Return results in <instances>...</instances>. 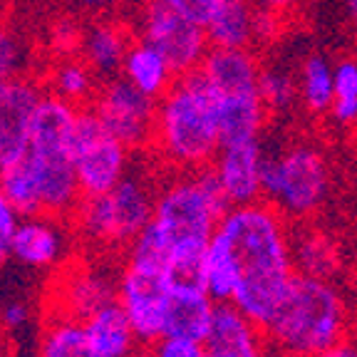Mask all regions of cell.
Here are the masks:
<instances>
[{"label":"cell","instance_id":"obj_1","mask_svg":"<svg viewBox=\"0 0 357 357\" xmlns=\"http://www.w3.org/2000/svg\"><path fill=\"white\" fill-rule=\"evenodd\" d=\"M77 107L45 92L33 119L25 154L0 169V184L20 216H73L82 201L75 172V122Z\"/></svg>","mask_w":357,"mask_h":357},{"label":"cell","instance_id":"obj_2","mask_svg":"<svg viewBox=\"0 0 357 357\" xmlns=\"http://www.w3.org/2000/svg\"><path fill=\"white\" fill-rule=\"evenodd\" d=\"M216 234L226 241L238 273L234 305L253 323L266 328L283 301L290 278L296 275L293 261V229L285 213L266 199L223 213Z\"/></svg>","mask_w":357,"mask_h":357},{"label":"cell","instance_id":"obj_3","mask_svg":"<svg viewBox=\"0 0 357 357\" xmlns=\"http://www.w3.org/2000/svg\"><path fill=\"white\" fill-rule=\"evenodd\" d=\"M231 204L211 167L176 172L159 186L149 226L172 263L174 285L201 283V258Z\"/></svg>","mask_w":357,"mask_h":357},{"label":"cell","instance_id":"obj_4","mask_svg":"<svg viewBox=\"0 0 357 357\" xmlns=\"http://www.w3.org/2000/svg\"><path fill=\"white\" fill-rule=\"evenodd\" d=\"M151 146L176 172H196L213 164L221 149V124L216 95L199 70L176 77L159 100Z\"/></svg>","mask_w":357,"mask_h":357},{"label":"cell","instance_id":"obj_5","mask_svg":"<svg viewBox=\"0 0 357 357\" xmlns=\"http://www.w3.org/2000/svg\"><path fill=\"white\" fill-rule=\"evenodd\" d=\"M266 337L288 357H310L352 335L350 307L333 280L298 273L268 320Z\"/></svg>","mask_w":357,"mask_h":357},{"label":"cell","instance_id":"obj_6","mask_svg":"<svg viewBox=\"0 0 357 357\" xmlns=\"http://www.w3.org/2000/svg\"><path fill=\"white\" fill-rule=\"evenodd\" d=\"M156 186L146 174L129 172L117 186L97 196H82L77 211L79 234L92 243L129 248L154 216Z\"/></svg>","mask_w":357,"mask_h":357},{"label":"cell","instance_id":"obj_7","mask_svg":"<svg viewBox=\"0 0 357 357\" xmlns=\"http://www.w3.org/2000/svg\"><path fill=\"white\" fill-rule=\"evenodd\" d=\"M172 290L174 275L169 261L151 243L137 238L127 248V261L119 271L117 301L127 312L142 347L164 335Z\"/></svg>","mask_w":357,"mask_h":357},{"label":"cell","instance_id":"obj_8","mask_svg":"<svg viewBox=\"0 0 357 357\" xmlns=\"http://www.w3.org/2000/svg\"><path fill=\"white\" fill-rule=\"evenodd\" d=\"M330 169L325 154L312 144H293L275 156H266L263 199L285 218L305 221L325 204Z\"/></svg>","mask_w":357,"mask_h":357},{"label":"cell","instance_id":"obj_9","mask_svg":"<svg viewBox=\"0 0 357 357\" xmlns=\"http://www.w3.org/2000/svg\"><path fill=\"white\" fill-rule=\"evenodd\" d=\"M73 156L82 196L105 194L132 172V149L107 132L92 107L77 112Z\"/></svg>","mask_w":357,"mask_h":357},{"label":"cell","instance_id":"obj_10","mask_svg":"<svg viewBox=\"0 0 357 357\" xmlns=\"http://www.w3.org/2000/svg\"><path fill=\"white\" fill-rule=\"evenodd\" d=\"M134 35L154 45L167 57L176 77L199 70L206 52L211 50L206 28L191 22L164 0H142Z\"/></svg>","mask_w":357,"mask_h":357},{"label":"cell","instance_id":"obj_11","mask_svg":"<svg viewBox=\"0 0 357 357\" xmlns=\"http://www.w3.org/2000/svg\"><path fill=\"white\" fill-rule=\"evenodd\" d=\"M89 107L97 112V117L107 127V132L114 134L132 151L151 146L159 100L144 95L122 75L102 79Z\"/></svg>","mask_w":357,"mask_h":357},{"label":"cell","instance_id":"obj_12","mask_svg":"<svg viewBox=\"0 0 357 357\" xmlns=\"http://www.w3.org/2000/svg\"><path fill=\"white\" fill-rule=\"evenodd\" d=\"M45 92V84L33 75L0 82V169L15 164L25 154Z\"/></svg>","mask_w":357,"mask_h":357},{"label":"cell","instance_id":"obj_13","mask_svg":"<svg viewBox=\"0 0 357 357\" xmlns=\"http://www.w3.org/2000/svg\"><path fill=\"white\" fill-rule=\"evenodd\" d=\"M266 149L261 139L234 142L221 144L211 169L216 172L218 184L229 199L231 206L256 204L263 199V167H266Z\"/></svg>","mask_w":357,"mask_h":357},{"label":"cell","instance_id":"obj_14","mask_svg":"<svg viewBox=\"0 0 357 357\" xmlns=\"http://www.w3.org/2000/svg\"><path fill=\"white\" fill-rule=\"evenodd\" d=\"M70 248V238L60 216H20L13 234L10 258L30 271H50L60 266Z\"/></svg>","mask_w":357,"mask_h":357},{"label":"cell","instance_id":"obj_15","mask_svg":"<svg viewBox=\"0 0 357 357\" xmlns=\"http://www.w3.org/2000/svg\"><path fill=\"white\" fill-rule=\"evenodd\" d=\"M261 60L253 47H211L201 62L199 73L211 84L216 100L261 95Z\"/></svg>","mask_w":357,"mask_h":357},{"label":"cell","instance_id":"obj_16","mask_svg":"<svg viewBox=\"0 0 357 357\" xmlns=\"http://www.w3.org/2000/svg\"><path fill=\"white\" fill-rule=\"evenodd\" d=\"M266 345L268 337L261 325L234 303H216L211 328L204 337L206 357H261Z\"/></svg>","mask_w":357,"mask_h":357},{"label":"cell","instance_id":"obj_17","mask_svg":"<svg viewBox=\"0 0 357 357\" xmlns=\"http://www.w3.org/2000/svg\"><path fill=\"white\" fill-rule=\"evenodd\" d=\"M134 30L114 17H92L82 30L79 55L100 79H109L122 75L124 57L134 43Z\"/></svg>","mask_w":357,"mask_h":357},{"label":"cell","instance_id":"obj_18","mask_svg":"<svg viewBox=\"0 0 357 357\" xmlns=\"http://www.w3.org/2000/svg\"><path fill=\"white\" fill-rule=\"evenodd\" d=\"M213 310L216 301L208 296L204 285H174L164 335H181L204 342L211 328Z\"/></svg>","mask_w":357,"mask_h":357},{"label":"cell","instance_id":"obj_19","mask_svg":"<svg viewBox=\"0 0 357 357\" xmlns=\"http://www.w3.org/2000/svg\"><path fill=\"white\" fill-rule=\"evenodd\" d=\"M82 325L102 357H137V347L142 342L119 301L97 307L82 320Z\"/></svg>","mask_w":357,"mask_h":357},{"label":"cell","instance_id":"obj_20","mask_svg":"<svg viewBox=\"0 0 357 357\" xmlns=\"http://www.w3.org/2000/svg\"><path fill=\"white\" fill-rule=\"evenodd\" d=\"M122 77L154 100H162L176 82V73L172 70L167 57L142 38H134L132 47L124 57Z\"/></svg>","mask_w":357,"mask_h":357},{"label":"cell","instance_id":"obj_21","mask_svg":"<svg viewBox=\"0 0 357 357\" xmlns=\"http://www.w3.org/2000/svg\"><path fill=\"white\" fill-rule=\"evenodd\" d=\"M102 79L95 75V70L82 60V55L55 57L47 75H45V89L60 100L70 102L73 107L82 109L95 100Z\"/></svg>","mask_w":357,"mask_h":357},{"label":"cell","instance_id":"obj_22","mask_svg":"<svg viewBox=\"0 0 357 357\" xmlns=\"http://www.w3.org/2000/svg\"><path fill=\"white\" fill-rule=\"evenodd\" d=\"M117 288H119V278L109 275L107 271H102V268L82 271V273L75 275V278L67 283L65 315L84 320L87 315H92L97 307L117 301Z\"/></svg>","mask_w":357,"mask_h":357},{"label":"cell","instance_id":"obj_23","mask_svg":"<svg viewBox=\"0 0 357 357\" xmlns=\"http://www.w3.org/2000/svg\"><path fill=\"white\" fill-rule=\"evenodd\" d=\"M298 89H301V102L307 114L312 117L330 114L335 100V62L323 52H310L301 62Z\"/></svg>","mask_w":357,"mask_h":357},{"label":"cell","instance_id":"obj_24","mask_svg":"<svg viewBox=\"0 0 357 357\" xmlns=\"http://www.w3.org/2000/svg\"><path fill=\"white\" fill-rule=\"evenodd\" d=\"M256 6L251 0H229L206 25L211 47H253L256 45Z\"/></svg>","mask_w":357,"mask_h":357},{"label":"cell","instance_id":"obj_25","mask_svg":"<svg viewBox=\"0 0 357 357\" xmlns=\"http://www.w3.org/2000/svg\"><path fill=\"white\" fill-rule=\"evenodd\" d=\"M293 261L298 273L333 280L340 268V251L330 236L315 229L293 231Z\"/></svg>","mask_w":357,"mask_h":357},{"label":"cell","instance_id":"obj_26","mask_svg":"<svg viewBox=\"0 0 357 357\" xmlns=\"http://www.w3.org/2000/svg\"><path fill=\"white\" fill-rule=\"evenodd\" d=\"M201 283L216 303L234 301L238 273H236V263L229 245L218 234H213L211 243L206 245L204 258H201Z\"/></svg>","mask_w":357,"mask_h":357},{"label":"cell","instance_id":"obj_27","mask_svg":"<svg viewBox=\"0 0 357 357\" xmlns=\"http://www.w3.org/2000/svg\"><path fill=\"white\" fill-rule=\"evenodd\" d=\"M38 357H102L89 340L82 320L62 315L45 328Z\"/></svg>","mask_w":357,"mask_h":357},{"label":"cell","instance_id":"obj_28","mask_svg":"<svg viewBox=\"0 0 357 357\" xmlns=\"http://www.w3.org/2000/svg\"><path fill=\"white\" fill-rule=\"evenodd\" d=\"M330 117L342 127L357 124V60L342 57L335 62V100Z\"/></svg>","mask_w":357,"mask_h":357},{"label":"cell","instance_id":"obj_29","mask_svg":"<svg viewBox=\"0 0 357 357\" xmlns=\"http://www.w3.org/2000/svg\"><path fill=\"white\" fill-rule=\"evenodd\" d=\"M30 62L33 50L25 35L10 22L0 20V82L30 75Z\"/></svg>","mask_w":357,"mask_h":357},{"label":"cell","instance_id":"obj_30","mask_svg":"<svg viewBox=\"0 0 357 357\" xmlns=\"http://www.w3.org/2000/svg\"><path fill=\"white\" fill-rule=\"evenodd\" d=\"M258 89L271 112H283L293 107V102L301 97L298 89V79L283 70V67H263L261 79H258Z\"/></svg>","mask_w":357,"mask_h":357},{"label":"cell","instance_id":"obj_31","mask_svg":"<svg viewBox=\"0 0 357 357\" xmlns=\"http://www.w3.org/2000/svg\"><path fill=\"white\" fill-rule=\"evenodd\" d=\"M144 357H206L204 342L181 337V335H162L159 340L146 345Z\"/></svg>","mask_w":357,"mask_h":357},{"label":"cell","instance_id":"obj_32","mask_svg":"<svg viewBox=\"0 0 357 357\" xmlns=\"http://www.w3.org/2000/svg\"><path fill=\"white\" fill-rule=\"evenodd\" d=\"M82 30L79 22L73 20H60L50 28L47 35V45L55 57H70V55H79V45H82Z\"/></svg>","mask_w":357,"mask_h":357},{"label":"cell","instance_id":"obj_33","mask_svg":"<svg viewBox=\"0 0 357 357\" xmlns=\"http://www.w3.org/2000/svg\"><path fill=\"white\" fill-rule=\"evenodd\" d=\"M164 3L172 6L176 13H181L184 17H189L191 22L206 28L229 0H164Z\"/></svg>","mask_w":357,"mask_h":357},{"label":"cell","instance_id":"obj_34","mask_svg":"<svg viewBox=\"0 0 357 357\" xmlns=\"http://www.w3.org/2000/svg\"><path fill=\"white\" fill-rule=\"evenodd\" d=\"M17 221H20V213L10 204L6 189L0 184V271L10 261V245H13V234H15Z\"/></svg>","mask_w":357,"mask_h":357},{"label":"cell","instance_id":"obj_35","mask_svg":"<svg viewBox=\"0 0 357 357\" xmlns=\"http://www.w3.org/2000/svg\"><path fill=\"white\" fill-rule=\"evenodd\" d=\"M283 13L268 10V8H256V20H253V28H256V43L266 45L273 43L280 33H283V22H285Z\"/></svg>","mask_w":357,"mask_h":357},{"label":"cell","instance_id":"obj_36","mask_svg":"<svg viewBox=\"0 0 357 357\" xmlns=\"http://www.w3.org/2000/svg\"><path fill=\"white\" fill-rule=\"evenodd\" d=\"M33 312L25 301H10L0 307V330H8V333H17V330L28 328Z\"/></svg>","mask_w":357,"mask_h":357},{"label":"cell","instance_id":"obj_37","mask_svg":"<svg viewBox=\"0 0 357 357\" xmlns=\"http://www.w3.org/2000/svg\"><path fill=\"white\" fill-rule=\"evenodd\" d=\"M79 13H87L92 17H102L117 6L119 0H70Z\"/></svg>","mask_w":357,"mask_h":357},{"label":"cell","instance_id":"obj_38","mask_svg":"<svg viewBox=\"0 0 357 357\" xmlns=\"http://www.w3.org/2000/svg\"><path fill=\"white\" fill-rule=\"evenodd\" d=\"M310 357H357V335H347L345 340H340L337 345L328 347V350L318 352V355H310Z\"/></svg>","mask_w":357,"mask_h":357},{"label":"cell","instance_id":"obj_39","mask_svg":"<svg viewBox=\"0 0 357 357\" xmlns=\"http://www.w3.org/2000/svg\"><path fill=\"white\" fill-rule=\"evenodd\" d=\"M256 8H268V10L283 13V15H293L296 10H301L307 0H251Z\"/></svg>","mask_w":357,"mask_h":357},{"label":"cell","instance_id":"obj_40","mask_svg":"<svg viewBox=\"0 0 357 357\" xmlns=\"http://www.w3.org/2000/svg\"><path fill=\"white\" fill-rule=\"evenodd\" d=\"M345 15L347 20L357 25V0H345Z\"/></svg>","mask_w":357,"mask_h":357},{"label":"cell","instance_id":"obj_41","mask_svg":"<svg viewBox=\"0 0 357 357\" xmlns=\"http://www.w3.org/2000/svg\"><path fill=\"white\" fill-rule=\"evenodd\" d=\"M261 357H288V355H285L283 350H278V347H275V345H271V342H268L266 350L261 352Z\"/></svg>","mask_w":357,"mask_h":357},{"label":"cell","instance_id":"obj_42","mask_svg":"<svg viewBox=\"0 0 357 357\" xmlns=\"http://www.w3.org/2000/svg\"><path fill=\"white\" fill-rule=\"evenodd\" d=\"M0 357H3V337H0Z\"/></svg>","mask_w":357,"mask_h":357}]
</instances>
